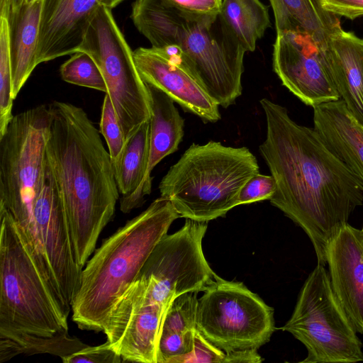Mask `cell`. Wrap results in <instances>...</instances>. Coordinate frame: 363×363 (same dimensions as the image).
<instances>
[{
	"label": "cell",
	"instance_id": "44dd1931",
	"mask_svg": "<svg viewBox=\"0 0 363 363\" xmlns=\"http://www.w3.org/2000/svg\"><path fill=\"white\" fill-rule=\"evenodd\" d=\"M269 1L277 33H303L326 48L330 37L342 28L340 19L324 8L321 0Z\"/></svg>",
	"mask_w": 363,
	"mask_h": 363
},
{
	"label": "cell",
	"instance_id": "ffe728a7",
	"mask_svg": "<svg viewBox=\"0 0 363 363\" xmlns=\"http://www.w3.org/2000/svg\"><path fill=\"white\" fill-rule=\"evenodd\" d=\"M151 98L150 120V155L143 194L149 195L152 188L151 173L165 157L175 152L182 142L184 120L174 101L160 89L147 84Z\"/></svg>",
	"mask_w": 363,
	"mask_h": 363
},
{
	"label": "cell",
	"instance_id": "5b68a950",
	"mask_svg": "<svg viewBox=\"0 0 363 363\" xmlns=\"http://www.w3.org/2000/svg\"><path fill=\"white\" fill-rule=\"evenodd\" d=\"M0 337H51L68 330V316L20 227L0 207Z\"/></svg>",
	"mask_w": 363,
	"mask_h": 363
},
{
	"label": "cell",
	"instance_id": "ba28073f",
	"mask_svg": "<svg viewBox=\"0 0 363 363\" xmlns=\"http://www.w3.org/2000/svg\"><path fill=\"white\" fill-rule=\"evenodd\" d=\"M99 5L77 52L88 53L105 79L108 94L125 138L150 121L151 98L128 44L111 11Z\"/></svg>",
	"mask_w": 363,
	"mask_h": 363
},
{
	"label": "cell",
	"instance_id": "cb8c5ba5",
	"mask_svg": "<svg viewBox=\"0 0 363 363\" xmlns=\"http://www.w3.org/2000/svg\"><path fill=\"white\" fill-rule=\"evenodd\" d=\"M12 77L9 49V29L6 18L0 17V137L12 120Z\"/></svg>",
	"mask_w": 363,
	"mask_h": 363
},
{
	"label": "cell",
	"instance_id": "3957f363",
	"mask_svg": "<svg viewBox=\"0 0 363 363\" xmlns=\"http://www.w3.org/2000/svg\"><path fill=\"white\" fill-rule=\"evenodd\" d=\"M178 218L170 201L160 196L94 250L72 303V318L79 328L103 331L113 305Z\"/></svg>",
	"mask_w": 363,
	"mask_h": 363
},
{
	"label": "cell",
	"instance_id": "8992f818",
	"mask_svg": "<svg viewBox=\"0 0 363 363\" xmlns=\"http://www.w3.org/2000/svg\"><path fill=\"white\" fill-rule=\"evenodd\" d=\"M168 47L181 51L188 67L207 94L228 108L242 94L246 52L221 18L180 10Z\"/></svg>",
	"mask_w": 363,
	"mask_h": 363
},
{
	"label": "cell",
	"instance_id": "2e32d148",
	"mask_svg": "<svg viewBox=\"0 0 363 363\" xmlns=\"http://www.w3.org/2000/svg\"><path fill=\"white\" fill-rule=\"evenodd\" d=\"M314 129L328 148L363 184V124L343 100L313 107Z\"/></svg>",
	"mask_w": 363,
	"mask_h": 363
},
{
	"label": "cell",
	"instance_id": "e0dca14e",
	"mask_svg": "<svg viewBox=\"0 0 363 363\" xmlns=\"http://www.w3.org/2000/svg\"><path fill=\"white\" fill-rule=\"evenodd\" d=\"M327 52L340 99L363 124V38L342 28L330 37Z\"/></svg>",
	"mask_w": 363,
	"mask_h": 363
},
{
	"label": "cell",
	"instance_id": "e575fe53",
	"mask_svg": "<svg viewBox=\"0 0 363 363\" xmlns=\"http://www.w3.org/2000/svg\"><path fill=\"white\" fill-rule=\"evenodd\" d=\"M38 0H24V3L32 4Z\"/></svg>",
	"mask_w": 363,
	"mask_h": 363
},
{
	"label": "cell",
	"instance_id": "83f0119b",
	"mask_svg": "<svg viewBox=\"0 0 363 363\" xmlns=\"http://www.w3.org/2000/svg\"><path fill=\"white\" fill-rule=\"evenodd\" d=\"M228 354L206 340L196 330L193 350L169 363H227Z\"/></svg>",
	"mask_w": 363,
	"mask_h": 363
},
{
	"label": "cell",
	"instance_id": "d6986e66",
	"mask_svg": "<svg viewBox=\"0 0 363 363\" xmlns=\"http://www.w3.org/2000/svg\"><path fill=\"white\" fill-rule=\"evenodd\" d=\"M150 155V121L140 124L125 141L122 152L113 164L121 196L120 209L127 213L145 201V184Z\"/></svg>",
	"mask_w": 363,
	"mask_h": 363
},
{
	"label": "cell",
	"instance_id": "7a4b0ae2",
	"mask_svg": "<svg viewBox=\"0 0 363 363\" xmlns=\"http://www.w3.org/2000/svg\"><path fill=\"white\" fill-rule=\"evenodd\" d=\"M48 106L46 158L83 267L115 213L120 193L110 155L85 111L60 101Z\"/></svg>",
	"mask_w": 363,
	"mask_h": 363
},
{
	"label": "cell",
	"instance_id": "30bf717a",
	"mask_svg": "<svg viewBox=\"0 0 363 363\" xmlns=\"http://www.w3.org/2000/svg\"><path fill=\"white\" fill-rule=\"evenodd\" d=\"M50 121L48 105H39L14 115L0 137V207L16 221L43 185Z\"/></svg>",
	"mask_w": 363,
	"mask_h": 363
},
{
	"label": "cell",
	"instance_id": "5bb4252c",
	"mask_svg": "<svg viewBox=\"0 0 363 363\" xmlns=\"http://www.w3.org/2000/svg\"><path fill=\"white\" fill-rule=\"evenodd\" d=\"M99 5L98 0H42L37 65L77 52Z\"/></svg>",
	"mask_w": 363,
	"mask_h": 363
},
{
	"label": "cell",
	"instance_id": "d590c367",
	"mask_svg": "<svg viewBox=\"0 0 363 363\" xmlns=\"http://www.w3.org/2000/svg\"><path fill=\"white\" fill-rule=\"evenodd\" d=\"M362 234H363V228H362Z\"/></svg>",
	"mask_w": 363,
	"mask_h": 363
},
{
	"label": "cell",
	"instance_id": "ac0fdd59",
	"mask_svg": "<svg viewBox=\"0 0 363 363\" xmlns=\"http://www.w3.org/2000/svg\"><path fill=\"white\" fill-rule=\"evenodd\" d=\"M41 9L42 0L32 4L23 3L11 10L6 17L14 99L37 66L36 48Z\"/></svg>",
	"mask_w": 363,
	"mask_h": 363
},
{
	"label": "cell",
	"instance_id": "9c48e42d",
	"mask_svg": "<svg viewBox=\"0 0 363 363\" xmlns=\"http://www.w3.org/2000/svg\"><path fill=\"white\" fill-rule=\"evenodd\" d=\"M198 299L197 331L214 346L230 352L258 350L275 330L274 310L243 283L217 274Z\"/></svg>",
	"mask_w": 363,
	"mask_h": 363
},
{
	"label": "cell",
	"instance_id": "f1b7e54d",
	"mask_svg": "<svg viewBox=\"0 0 363 363\" xmlns=\"http://www.w3.org/2000/svg\"><path fill=\"white\" fill-rule=\"evenodd\" d=\"M276 189V182L272 175L261 174L259 172L249 179L242 187L238 198V205L269 200Z\"/></svg>",
	"mask_w": 363,
	"mask_h": 363
},
{
	"label": "cell",
	"instance_id": "8fae6325",
	"mask_svg": "<svg viewBox=\"0 0 363 363\" xmlns=\"http://www.w3.org/2000/svg\"><path fill=\"white\" fill-rule=\"evenodd\" d=\"M207 227L208 222L186 218L181 229L155 246L135 277L155 303L169 308L177 296L203 291L213 280L216 274L202 249Z\"/></svg>",
	"mask_w": 363,
	"mask_h": 363
},
{
	"label": "cell",
	"instance_id": "4fadbf2b",
	"mask_svg": "<svg viewBox=\"0 0 363 363\" xmlns=\"http://www.w3.org/2000/svg\"><path fill=\"white\" fill-rule=\"evenodd\" d=\"M133 57L145 84L163 91L204 123L220 119L219 106L193 76L178 48L140 47L133 51Z\"/></svg>",
	"mask_w": 363,
	"mask_h": 363
},
{
	"label": "cell",
	"instance_id": "4dcf8cb0",
	"mask_svg": "<svg viewBox=\"0 0 363 363\" xmlns=\"http://www.w3.org/2000/svg\"><path fill=\"white\" fill-rule=\"evenodd\" d=\"M324 8L337 16L350 20L363 16V0H321Z\"/></svg>",
	"mask_w": 363,
	"mask_h": 363
},
{
	"label": "cell",
	"instance_id": "f546056e",
	"mask_svg": "<svg viewBox=\"0 0 363 363\" xmlns=\"http://www.w3.org/2000/svg\"><path fill=\"white\" fill-rule=\"evenodd\" d=\"M61 360L63 363H119L123 361L107 340L97 346L87 345Z\"/></svg>",
	"mask_w": 363,
	"mask_h": 363
},
{
	"label": "cell",
	"instance_id": "7402d4cb",
	"mask_svg": "<svg viewBox=\"0 0 363 363\" xmlns=\"http://www.w3.org/2000/svg\"><path fill=\"white\" fill-rule=\"evenodd\" d=\"M219 14L246 52L255 50L271 26L268 8L259 0H222Z\"/></svg>",
	"mask_w": 363,
	"mask_h": 363
},
{
	"label": "cell",
	"instance_id": "9a60e30c",
	"mask_svg": "<svg viewBox=\"0 0 363 363\" xmlns=\"http://www.w3.org/2000/svg\"><path fill=\"white\" fill-rule=\"evenodd\" d=\"M327 263L333 292L356 331L363 335V234L348 223L330 243Z\"/></svg>",
	"mask_w": 363,
	"mask_h": 363
},
{
	"label": "cell",
	"instance_id": "484cf974",
	"mask_svg": "<svg viewBox=\"0 0 363 363\" xmlns=\"http://www.w3.org/2000/svg\"><path fill=\"white\" fill-rule=\"evenodd\" d=\"M198 293L187 292L174 299L164 315L161 333L178 335L195 333Z\"/></svg>",
	"mask_w": 363,
	"mask_h": 363
},
{
	"label": "cell",
	"instance_id": "d6a6232c",
	"mask_svg": "<svg viewBox=\"0 0 363 363\" xmlns=\"http://www.w3.org/2000/svg\"><path fill=\"white\" fill-rule=\"evenodd\" d=\"M24 0H0V17L6 18L9 13L21 6Z\"/></svg>",
	"mask_w": 363,
	"mask_h": 363
},
{
	"label": "cell",
	"instance_id": "6da1fadb",
	"mask_svg": "<svg viewBox=\"0 0 363 363\" xmlns=\"http://www.w3.org/2000/svg\"><path fill=\"white\" fill-rule=\"evenodd\" d=\"M259 103L266 138L259 150L277 185L269 201L305 231L325 266L330 243L363 204V184L314 128L298 124L270 99Z\"/></svg>",
	"mask_w": 363,
	"mask_h": 363
},
{
	"label": "cell",
	"instance_id": "4316f807",
	"mask_svg": "<svg viewBox=\"0 0 363 363\" xmlns=\"http://www.w3.org/2000/svg\"><path fill=\"white\" fill-rule=\"evenodd\" d=\"M100 133L104 138L108 148L112 164L118 159L123 148L125 138L118 122L112 101L105 94L99 123Z\"/></svg>",
	"mask_w": 363,
	"mask_h": 363
},
{
	"label": "cell",
	"instance_id": "1f68e13d",
	"mask_svg": "<svg viewBox=\"0 0 363 363\" xmlns=\"http://www.w3.org/2000/svg\"><path fill=\"white\" fill-rule=\"evenodd\" d=\"M175 7L195 14H216L219 12L222 0H166Z\"/></svg>",
	"mask_w": 363,
	"mask_h": 363
},
{
	"label": "cell",
	"instance_id": "52a82bcc",
	"mask_svg": "<svg viewBox=\"0 0 363 363\" xmlns=\"http://www.w3.org/2000/svg\"><path fill=\"white\" fill-rule=\"evenodd\" d=\"M318 264L306 280L291 318L281 328L306 347L304 363L363 362L362 344L337 301L330 275Z\"/></svg>",
	"mask_w": 363,
	"mask_h": 363
},
{
	"label": "cell",
	"instance_id": "277c9868",
	"mask_svg": "<svg viewBox=\"0 0 363 363\" xmlns=\"http://www.w3.org/2000/svg\"><path fill=\"white\" fill-rule=\"evenodd\" d=\"M259 172L255 156L246 147L211 140L193 143L159 184L180 217L208 222L238 206L239 193Z\"/></svg>",
	"mask_w": 363,
	"mask_h": 363
},
{
	"label": "cell",
	"instance_id": "603a6c76",
	"mask_svg": "<svg viewBox=\"0 0 363 363\" xmlns=\"http://www.w3.org/2000/svg\"><path fill=\"white\" fill-rule=\"evenodd\" d=\"M87 345L69 335L68 330L51 337L26 333L0 337V362L3 363L19 354H50L63 359Z\"/></svg>",
	"mask_w": 363,
	"mask_h": 363
},
{
	"label": "cell",
	"instance_id": "7c38bea8",
	"mask_svg": "<svg viewBox=\"0 0 363 363\" xmlns=\"http://www.w3.org/2000/svg\"><path fill=\"white\" fill-rule=\"evenodd\" d=\"M272 67L282 85L307 106L340 99L327 48L318 46L307 34L277 33Z\"/></svg>",
	"mask_w": 363,
	"mask_h": 363
},
{
	"label": "cell",
	"instance_id": "836d02e7",
	"mask_svg": "<svg viewBox=\"0 0 363 363\" xmlns=\"http://www.w3.org/2000/svg\"><path fill=\"white\" fill-rule=\"evenodd\" d=\"M125 0H98L99 3L107 8L113 9Z\"/></svg>",
	"mask_w": 363,
	"mask_h": 363
},
{
	"label": "cell",
	"instance_id": "d4e9b609",
	"mask_svg": "<svg viewBox=\"0 0 363 363\" xmlns=\"http://www.w3.org/2000/svg\"><path fill=\"white\" fill-rule=\"evenodd\" d=\"M62 79L69 84L107 92L105 79L94 59L86 52H77L60 69Z\"/></svg>",
	"mask_w": 363,
	"mask_h": 363
}]
</instances>
